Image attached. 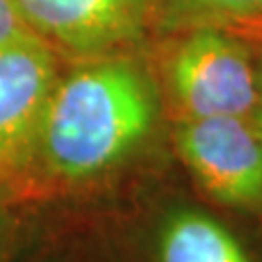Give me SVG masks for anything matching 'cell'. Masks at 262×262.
<instances>
[{"label": "cell", "mask_w": 262, "mask_h": 262, "mask_svg": "<svg viewBox=\"0 0 262 262\" xmlns=\"http://www.w3.org/2000/svg\"><path fill=\"white\" fill-rule=\"evenodd\" d=\"M243 33H245V35H249V37L256 39V41H262V28H256V29H245Z\"/></svg>", "instance_id": "10"}, {"label": "cell", "mask_w": 262, "mask_h": 262, "mask_svg": "<svg viewBox=\"0 0 262 262\" xmlns=\"http://www.w3.org/2000/svg\"><path fill=\"white\" fill-rule=\"evenodd\" d=\"M24 35H29V31L19 19L12 0H0V47Z\"/></svg>", "instance_id": "8"}, {"label": "cell", "mask_w": 262, "mask_h": 262, "mask_svg": "<svg viewBox=\"0 0 262 262\" xmlns=\"http://www.w3.org/2000/svg\"><path fill=\"white\" fill-rule=\"evenodd\" d=\"M254 41H256V39H254ZM256 43H258V47H260V58H262V41H256ZM253 122H254V126H256V130H258V134L262 136V64H260V97H258V105H256V109H254Z\"/></svg>", "instance_id": "9"}, {"label": "cell", "mask_w": 262, "mask_h": 262, "mask_svg": "<svg viewBox=\"0 0 262 262\" xmlns=\"http://www.w3.org/2000/svg\"><path fill=\"white\" fill-rule=\"evenodd\" d=\"M2 251H4V224L0 220V256H2Z\"/></svg>", "instance_id": "11"}, {"label": "cell", "mask_w": 262, "mask_h": 262, "mask_svg": "<svg viewBox=\"0 0 262 262\" xmlns=\"http://www.w3.org/2000/svg\"><path fill=\"white\" fill-rule=\"evenodd\" d=\"M173 144L196 185L217 204L262 210V136L253 119H173Z\"/></svg>", "instance_id": "4"}, {"label": "cell", "mask_w": 262, "mask_h": 262, "mask_svg": "<svg viewBox=\"0 0 262 262\" xmlns=\"http://www.w3.org/2000/svg\"><path fill=\"white\" fill-rule=\"evenodd\" d=\"M165 109L175 119H253L260 47L243 31L192 26L151 39L148 51Z\"/></svg>", "instance_id": "2"}, {"label": "cell", "mask_w": 262, "mask_h": 262, "mask_svg": "<svg viewBox=\"0 0 262 262\" xmlns=\"http://www.w3.org/2000/svg\"><path fill=\"white\" fill-rule=\"evenodd\" d=\"M158 262H253L241 241L206 212L183 208L163 220Z\"/></svg>", "instance_id": "6"}, {"label": "cell", "mask_w": 262, "mask_h": 262, "mask_svg": "<svg viewBox=\"0 0 262 262\" xmlns=\"http://www.w3.org/2000/svg\"><path fill=\"white\" fill-rule=\"evenodd\" d=\"M192 26L262 28V0H156L154 37Z\"/></svg>", "instance_id": "7"}, {"label": "cell", "mask_w": 262, "mask_h": 262, "mask_svg": "<svg viewBox=\"0 0 262 262\" xmlns=\"http://www.w3.org/2000/svg\"><path fill=\"white\" fill-rule=\"evenodd\" d=\"M58 74V56L33 33L0 47V177L16 175L35 161Z\"/></svg>", "instance_id": "5"}, {"label": "cell", "mask_w": 262, "mask_h": 262, "mask_svg": "<svg viewBox=\"0 0 262 262\" xmlns=\"http://www.w3.org/2000/svg\"><path fill=\"white\" fill-rule=\"evenodd\" d=\"M19 19L72 62L142 53L154 39L156 0H12Z\"/></svg>", "instance_id": "3"}, {"label": "cell", "mask_w": 262, "mask_h": 262, "mask_svg": "<svg viewBox=\"0 0 262 262\" xmlns=\"http://www.w3.org/2000/svg\"><path fill=\"white\" fill-rule=\"evenodd\" d=\"M163 113L148 49L72 62L51 92L35 159L60 181L95 179L140 150Z\"/></svg>", "instance_id": "1"}]
</instances>
